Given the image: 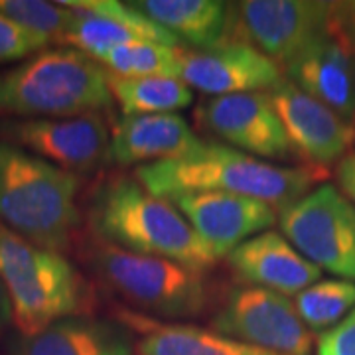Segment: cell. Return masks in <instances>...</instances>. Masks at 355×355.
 Returning <instances> with one entry per match:
<instances>
[{"mask_svg":"<svg viewBox=\"0 0 355 355\" xmlns=\"http://www.w3.org/2000/svg\"><path fill=\"white\" fill-rule=\"evenodd\" d=\"M135 178L144 190L164 200L196 191H223L261 200L280 214L314 190L326 174L312 166H279L227 144L202 142L184 156L139 166Z\"/></svg>","mask_w":355,"mask_h":355,"instance_id":"1","label":"cell"},{"mask_svg":"<svg viewBox=\"0 0 355 355\" xmlns=\"http://www.w3.org/2000/svg\"><path fill=\"white\" fill-rule=\"evenodd\" d=\"M89 221L101 241L123 251L162 257L198 272L217 261L174 203L130 178L111 180L95 193Z\"/></svg>","mask_w":355,"mask_h":355,"instance_id":"2","label":"cell"},{"mask_svg":"<svg viewBox=\"0 0 355 355\" xmlns=\"http://www.w3.org/2000/svg\"><path fill=\"white\" fill-rule=\"evenodd\" d=\"M79 176L0 142V223L50 251L65 249L79 225Z\"/></svg>","mask_w":355,"mask_h":355,"instance_id":"3","label":"cell"},{"mask_svg":"<svg viewBox=\"0 0 355 355\" xmlns=\"http://www.w3.org/2000/svg\"><path fill=\"white\" fill-rule=\"evenodd\" d=\"M113 103L107 69L76 48L42 50L0 73V114L64 119L99 113Z\"/></svg>","mask_w":355,"mask_h":355,"instance_id":"4","label":"cell"},{"mask_svg":"<svg viewBox=\"0 0 355 355\" xmlns=\"http://www.w3.org/2000/svg\"><path fill=\"white\" fill-rule=\"evenodd\" d=\"M0 282L22 336H34L58 320L76 316L87 300L85 282L65 257L26 241L2 223Z\"/></svg>","mask_w":355,"mask_h":355,"instance_id":"5","label":"cell"},{"mask_svg":"<svg viewBox=\"0 0 355 355\" xmlns=\"http://www.w3.org/2000/svg\"><path fill=\"white\" fill-rule=\"evenodd\" d=\"M95 265L103 280L123 298L156 316H198L207 306L202 272L174 261L130 253L103 243L95 254Z\"/></svg>","mask_w":355,"mask_h":355,"instance_id":"6","label":"cell"},{"mask_svg":"<svg viewBox=\"0 0 355 355\" xmlns=\"http://www.w3.org/2000/svg\"><path fill=\"white\" fill-rule=\"evenodd\" d=\"M282 235L318 268L355 282V205L322 184L279 214Z\"/></svg>","mask_w":355,"mask_h":355,"instance_id":"7","label":"cell"},{"mask_svg":"<svg viewBox=\"0 0 355 355\" xmlns=\"http://www.w3.org/2000/svg\"><path fill=\"white\" fill-rule=\"evenodd\" d=\"M338 4L318 0H245L229 2L231 42H245L277 64L291 62L318 38Z\"/></svg>","mask_w":355,"mask_h":355,"instance_id":"8","label":"cell"},{"mask_svg":"<svg viewBox=\"0 0 355 355\" xmlns=\"http://www.w3.org/2000/svg\"><path fill=\"white\" fill-rule=\"evenodd\" d=\"M211 330L279 355H310L312 349V334L291 298L257 286L229 292Z\"/></svg>","mask_w":355,"mask_h":355,"instance_id":"9","label":"cell"},{"mask_svg":"<svg viewBox=\"0 0 355 355\" xmlns=\"http://www.w3.org/2000/svg\"><path fill=\"white\" fill-rule=\"evenodd\" d=\"M284 77L347 123L355 121V53L338 4L328 28L284 64Z\"/></svg>","mask_w":355,"mask_h":355,"instance_id":"10","label":"cell"},{"mask_svg":"<svg viewBox=\"0 0 355 355\" xmlns=\"http://www.w3.org/2000/svg\"><path fill=\"white\" fill-rule=\"evenodd\" d=\"M2 137L18 148L67 172H93L111 162V130L99 113L64 119H20L2 127Z\"/></svg>","mask_w":355,"mask_h":355,"instance_id":"11","label":"cell"},{"mask_svg":"<svg viewBox=\"0 0 355 355\" xmlns=\"http://www.w3.org/2000/svg\"><path fill=\"white\" fill-rule=\"evenodd\" d=\"M196 114L203 127L239 153L261 160H282L294 153L268 93L211 97Z\"/></svg>","mask_w":355,"mask_h":355,"instance_id":"12","label":"cell"},{"mask_svg":"<svg viewBox=\"0 0 355 355\" xmlns=\"http://www.w3.org/2000/svg\"><path fill=\"white\" fill-rule=\"evenodd\" d=\"M170 202L190 221L216 259L227 257L235 247L279 221V211L272 205L237 193L196 191L176 196Z\"/></svg>","mask_w":355,"mask_h":355,"instance_id":"13","label":"cell"},{"mask_svg":"<svg viewBox=\"0 0 355 355\" xmlns=\"http://www.w3.org/2000/svg\"><path fill=\"white\" fill-rule=\"evenodd\" d=\"M292 150L314 168L331 164L345 156L354 142V125L284 79L268 91Z\"/></svg>","mask_w":355,"mask_h":355,"instance_id":"14","label":"cell"},{"mask_svg":"<svg viewBox=\"0 0 355 355\" xmlns=\"http://www.w3.org/2000/svg\"><path fill=\"white\" fill-rule=\"evenodd\" d=\"M280 65L245 42L184 53L182 81L211 97L272 91L284 81Z\"/></svg>","mask_w":355,"mask_h":355,"instance_id":"15","label":"cell"},{"mask_svg":"<svg viewBox=\"0 0 355 355\" xmlns=\"http://www.w3.org/2000/svg\"><path fill=\"white\" fill-rule=\"evenodd\" d=\"M62 4L73 10L65 44H71V48L87 53L95 62L116 46L132 42L180 46L174 34L130 4L116 0H65Z\"/></svg>","mask_w":355,"mask_h":355,"instance_id":"16","label":"cell"},{"mask_svg":"<svg viewBox=\"0 0 355 355\" xmlns=\"http://www.w3.org/2000/svg\"><path fill=\"white\" fill-rule=\"evenodd\" d=\"M227 263L247 286L266 288L282 296L300 294L322 277V268L272 229L235 247L227 254Z\"/></svg>","mask_w":355,"mask_h":355,"instance_id":"17","label":"cell"},{"mask_svg":"<svg viewBox=\"0 0 355 355\" xmlns=\"http://www.w3.org/2000/svg\"><path fill=\"white\" fill-rule=\"evenodd\" d=\"M202 144L178 113L123 116L111 127V162L119 166L153 164L191 153Z\"/></svg>","mask_w":355,"mask_h":355,"instance_id":"18","label":"cell"},{"mask_svg":"<svg viewBox=\"0 0 355 355\" xmlns=\"http://www.w3.org/2000/svg\"><path fill=\"white\" fill-rule=\"evenodd\" d=\"M135 340L127 324L69 316L34 336H22L12 355H132Z\"/></svg>","mask_w":355,"mask_h":355,"instance_id":"19","label":"cell"},{"mask_svg":"<svg viewBox=\"0 0 355 355\" xmlns=\"http://www.w3.org/2000/svg\"><path fill=\"white\" fill-rule=\"evenodd\" d=\"M132 8L153 18L178 40L200 51L221 48L231 42L229 2L219 0H137Z\"/></svg>","mask_w":355,"mask_h":355,"instance_id":"20","label":"cell"},{"mask_svg":"<svg viewBox=\"0 0 355 355\" xmlns=\"http://www.w3.org/2000/svg\"><path fill=\"white\" fill-rule=\"evenodd\" d=\"M137 349L139 355H279L214 330L156 322L144 328Z\"/></svg>","mask_w":355,"mask_h":355,"instance_id":"21","label":"cell"},{"mask_svg":"<svg viewBox=\"0 0 355 355\" xmlns=\"http://www.w3.org/2000/svg\"><path fill=\"white\" fill-rule=\"evenodd\" d=\"M109 89L125 116L168 114L190 107L193 91L174 77H123L107 71Z\"/></svg>","mask_w":355,"mask_h":355,"instance_id":"22","label":"cell"},{"mask_svg":"<svg viewBox=\"0 0 355 355\" xmlns=\"http://www.w3.org/2000/svg\"><path fill=\"white\" fill-rule=\"evenodd\" d=\"M99 64L114 76L182 79L184 51L154 42H132L109 50Z\"/></svg>","mask_w":355,"mask_h":355,"instance_id":"23","label":"cell"},{"mask_svg":"<svg viewBox=\"0 0 355 355\" xmlns=\"http://www.w3.org/2000/svg\"><path fill=\"white\" fill-rule=\"evenodd\" d=\"M294 306L308 330H330L355 308V282L320 279L306 291L296 294Z\"/></svg>","mask_w":355,"mask_h":355,"instance_id":"24","label":"cell"},{"mask_svg":"<svg viewBox=\"0 0 355 355\" xmlns=\"http://www.w3.org/2000/svg\"><path fill=\"white\" fill-rule=\"evenodd\" d=\"M0 14L48 42H64L73 22V10L62 2L42 0H0Z\"/></svg>","mask_w":355,"mask_h":355,"instance_id":"25","label":"cell"},{"mask_svg":"<svg viewBox=\"0 0 355 355\" xmlns=\"http://www.w3.org/2000/svg\"><path fill=\"white\" fill-rule=\"evenodd\" d=\"M50 42L40 38L32 32H26L20 26L10 22L0 14V65L28 60V55L42 51Z\"/></svg>","mask_w":355,"mask_h":355,"instance_id":"26","label":"cell"},{"mask_svg":"<svg viewBox=\"0 0 355 355\" xmlns=\"http://www.w3.org/2000/svg\"><path fill=\"white\" fill-rule=\"evenodd\" d=\"M316 355H355V308L342 322L320 334Z\"/></svg>","mask_w":355,"mask_h":355,"instance_id":"27","label":"cell"},{"mask_svg":"<svg viewBox=\"0 0 355 355\" xmlns=\"http://www.w3.org/2000/svg\"><path fill=\"white\" fill-rule=\"evenodd\" d=\"M338 184H340V191L355 205V154H347L340 160Z\"/></svg>","mask_w":355,"mask_h":355,"instance_id":"28","label":"cell"},{"mask_svg":"<svg viewBox=\"0 0 355 355\" xmlns=\"http://www.w3.org/2000/svg\"><path fill=\"white\" fill-rule=\"evenodd\" d=\"M343 18H345L347 34H349V40H352V46H354L355 53V2L343 4Z\"/></svg>","mask_w":355,"mask_h":355,"instance_id":"29","label":"cell"},{"mask_svg":"<svg viewBox=\"0 0 355 355\" xmlns=\"http://www.w3.org/2000/svg\"><path fill=\"white\" fill-rule=\"evenodd\" d=\"M12 318V310H10V300H8V294L4 291L2 282H0V328Z\"/></svg>","mask_w":355,"mask_h":355,"instance_id":"30","label":"cell"}]
</instances>
